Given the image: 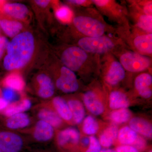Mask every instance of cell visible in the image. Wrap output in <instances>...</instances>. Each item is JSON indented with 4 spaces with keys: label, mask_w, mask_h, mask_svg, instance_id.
<instances>
[{
    "label": "cell",
    "mask_w": 152,
    "mask_h": 152,
    "mask_svg": "<svg viewBox=\"0 0 152 152\" xmlns=\"http://www.w3.org/2000/svg\"><path fill=\"white\" fill-rule=\"evenodd\" d=\"M4 10L9 15L18 19L25 18L28 12L26 6L19 3L6 4L4 6Z\"/></svg>",
    "instance_id": "ffe728a7"
},
{
    "label": "cell",
    "mask_w": 152,
    "mask_h": 152,
    "mask_svg": "<svg viewBox=\"0 0 152 152\" xmlns=\"http://www.w3.org/2000/svg\"><path fill=\"white\" fill-rule=\"evenodd\" d=\"M31 106V101L28 99H25L18 104L9 107L6 110L5 113L7 116L11 117L29 110Z\"/></svg>",
    "instance_id": "83f0119b"
},
{
    "label": "cell",
    "mask_w": 152,
    "mask_h": 152,
    "mask_svg": "<svg viewBox=\"0 0 152 152\" xmlns=\"http://www.w3.org/2000/svg\"><path fill=\"white\" fill-rule=\"evenodd\" d=\"M38 116L41 120L48 123L53 127L59 128L62 125L63 120L56 113L50 110H41L38 114Z\"/></svg>",
    "instance_id": "cb8c5ba5"
},
{
    "label": "cell",
    "mask_w": 152,
    "mask_h": 152,
    "mask_svg": "<svg viewBox=\"0 0 152 152\" xmlns=\"http://www.w3.org/2000/svg\"><path fill=\"white\" fill-rule=\"evenodd\" d=\"M69 3L75 4L78 5H86L89 3V1H85V0H71L68 1Z\"/></svg>",
    "instance_id": "74e56055"
},
{
    "label": "cell",
    "mask_w": 152,
    "mask_h": 152,
    "mask_svg": "<svg viewBox=\"0 0 152 152\" xmlns=\"http://www.w3.org/2000/svg\"><path fill=\"white\" fill-rule=\"evenodd\" d=\"M56 16L61 22L64 23L71 22L72 19L73 12L69 7L63 6L56 11Z\"/></svg>",
    "instance_id": "f1b7e54d"
},
{
    "label": "cell",
    "mask_w": 152,
    "mask_h": 152,
    "mask_svg": "<svg viewBox=\"0 0 152 152\" xmlns=\"http://www.w3.org/2000/svg\"><path fill=\"white\" fill-rule=\"evenodd\" d=\"M138 26L144 31L151 32L152 30V16L142 15L139 17L137 23Z\"/></svg>",
    "instance_id": "f546056e"
},
{
    "label": "cell",
    "mask_w": 152,
    "mask_h": 152,
    "mask_svg": "<svg viewBox=\"0 0 152 152\" xmlns=\"http://www.w3.org/2000/svg\"><path fill=\"white\" fill-rule=\"evenodd\" d=\"M67 103L72 115L74 123L76 124H80L86 117V110L83 104L76 99H71Z\"/></svg>",
    "instance_id": "e0dca14e"
},
{
    "label": "cell",
    "mask_w": 152,
    "mask_h": 152,
    "mask_svg": "<svg viewBox=\"0 0 152 152\" xmlns=\"http://www.w3.org/2000/svg\"><path fill=\"white\" fill-rule=\"evenodd\" d=\"M54 134L53 127L48 123L40 120L37 123L34 136L36 140L39 142L50 140Z\"/></svg>",
    "instance_id": "9a60e30c"
},
{
    "label": "cell",
    "mask_w": 152,
    "mask_h": 152,
    "mask_svg": "<svg viewBox=\"0 0 152 152\" xmlns=\"http://www.w3.org/2000/svg\"><path fill=\"white\" fill-rule=\"evenodd\" d=\"M101 152H117L115 149L110 148L102 149Z\"/></svg>",
    "instance_id": "60d3db41"
},
{
    "label": "cell",
    "mask_w": 152,
    "mask_h": 152,
    "mask_svg": "<svg viewBox=\"0 0 152 152\" xmlns=\"http://www.w3.org/2000/svg\"><path fill=\"white\" fill-rule=\"evenodd\" d=\"M30 122L28 115L23 113H20L9 117L6 120V125L9 129H16L27 126Z\"/></svg>",
    "instance_id": "603a6c76"
},
{
    "label": "cell",
    "mask_w": 152,
    "mask_h": 152,
    "mask_svg": "<svg viewBox=\"0 0 152 152\" xmlns=\"http://www.w3.org/2000/svg\"><path fill=\"white\" fill-rule=\"evenodd\" d=\"M23 141L15 133L0 131V149L4 152H19L23 146Z\"/></svg>",
    "instance_id": "ba28073f"
},
{
    "label": "cell",
    "mask_w": 152,
    "mask_h": 152,
    "mask_svg": "<svg viewBox=\"0 0 152 152\" xmlns=\"http://www.w3.org/2000/svg\"><path fill=\"white\" fill-rule=\"evenodd\" d=\"M53 102L57 113L62 119L67 122L72 120V115L69 105L63 98L56 97L53 99Z\"/></svg>",
    "instance_id": "d6986e66"
},
{
    "label": "cell",
    "mask_w": 152,
    "mask_h": 152,
    "mask_svg": "<svg viewBox=\"0 0 152 152\" xmlns=\"http://www.w3.org/2000/svg\"><path fill=\"white\" fill-rule=\"evenodd\" d=\"M152 77L148 73H142L136 77L134 86L140 96L145 99L152 96Z\"/></svg>",
    "instance_id": "30bf717a"
},
{
    "label": "cell",
    "mask_w": 152,
    "mask_h": 152,
    "mask_svg": "<svg viewBox=\"0 0 152 152\" xmlns=\"http://www.w3.org/2000/svg\"><path fill=\"white\" fill-rule=\"evenodd\" d=\"M129 126L139 135L145 138L152 139V124L146 119L141 117H133L129 121Z\"/></svg>",
    "instance_id": "8fae6325"
},
{
    "label": "cell",
    "mask_w": 152,
    "mask_h": 152,
    "mask_svg": "<svg viewBox=\"0 0 152 152\" xmlns=\"http://www.w3.org/2000/svg\"><path fill=\"white\" fill-rule=\"evenodd\" d=\"M4 84L8 88L16 91H22L25 86V83L20 76L18 74H11L6 78Z\"/></svg>",
    "instance_id": "4316f807"
},
{
    "label": "cell",
    "mask_w": 152,
    "mask_h": 152,
    "mask_svg": "<svg viewBox=\"0 0 152 152\" xmlns=\"http://www.w3.org/2000/svg\"><path fill=\"white\" fill-rule=\"evenodd\" d=\"M37 80L39 85L38 94L41 98L50 97L54 94L55 88L51 80L47 75L41 74L38 75Z\"/></svg>",
    "instance_id": "2e32d148"
},
{
    "label": "cell",
    "mask_w": 152,
    "mask_h": 152,
    "mask_svg": "<svg viewBox=\"0 0 152 152\" xmlns=\"http://www.w3.org/2000/svg\"><path fill=\"white\" fill-rule=\"evenodd\" d=\"M0 26L6 34L10 37H14L18 35L23 28V25L21 23L5 19L0 20Z\"/></svg>",
    "instance_id": "484cf974"
},
{
    "label": "cell",
    "mask_w": 152,
    "mask_h": 152,
    "mask_svg": "<svg viewBox=\"0 0 152 152\" xmlns=\"http://www.w3.org/2000/svg\"><path fill=\"white\" fill-rule=\"evenodd\" d=\"M88 139V145L85 152H101L102 147L98 139L94 136H89Z\"/></svg>",
    "instance_id": "4dcf8cb0"
},
{
    "label": "cell",
    "mask_w": 152,
    "mask_h": 152,
    "mask_svg": "<svg viewBox=\"0 0 152 152\" xmlns=\"http://www.w3.org/2000/svg\"><path fill=\"white\" fill-rule=\"evenodd\" d=\"M0 152H4L3 151H2L1 150V149H0Z\"/></svg>",
    "instance_id": "7bdbcfd3"
},
{
    "label": "cell",
    "mask_w": 152,
    "mask_h": 152,
    "mask_svg": "<svg viewBox=\"0 0 152 152\" xmlns=\"http://www.w3.org/2000/svg\"><path fill=\"white\" fill-rule=\"evenodd\" d=\"M109 107L112 110L122 108H128L131 102L124 93L119 91H113L110 94L108 100Z\"/></svg>",
    "instance_id": "4fadbf2b"
},
{
    "label": "cell",
    "mask_w": 152,
    "mask_h": 152,
    "mask_svg": "<svg viewBox=\"0 0 152 152\" xmlns=\"http://www.w3.org/2000/svg\"><path fill=\"white\" fill-rule=\"evenodd\" d=\"M124 69L119 62H113L104 77L106 83L111 86H116L124 79Z\"/></svg>",
    "instance_id": "7c38bea8"
},
{
    "label": "cell",
    "mask_w": 152,
    "mask_h": 152,
    "mask_svg": "<svg viewBox=\"0 0 152 152\" xmlns=\"http://www.w3.org/2000/svg\"><path fill=\"white\" fill-rule=\"evenodd\" d=\"M152 3H148L144 7V12L145 15L152 16Z\"/></svg>",
    "instance_id": "d590c367"
},
{
    "label": "cell",
    "mask_w": 152,
    "mask_h": 152,
    "mask_svg": "<svg viewBox=\"0 0 152 152\" xmlns=\"http://www.w3.org/2000/svg\"><path fill=\"white\" fill-rule=\"evenodd\" d=\"M132 112L128 108H122L112 110L109 113L108 118L114 124H122L129 122L132 118Z\"/></svg>",
    "instance_id": "7402d4cb"
},
{
    "label": "cell",
    "mask_w": 152,
    "mask_h": 152,
    "mask_svg": "<svg viewBox=\"0 0 152 152\" xmlns=\"http://www.w3.org/2000/svg\"><path fill=\"white\" fill-rule=\"evenodd\" d=\"M80 48L86 52L94 53H103L109 51L114 46L113 42L106 37H85L78 42Z\"/></svg>",
    "instance_id": "3957f363"
},
{
    "label": "cell",
    "mask_w": 152,
    "mask_h": 152,
    "mask_svg": "<svg viewBox=\"0 0 152 152\" xmlns=\"http://www.w3.org/2000/svg\"><path fill=\"white\" fill-rule=\"evenodd\" d=\"M8 44L7 38L3 36H0V60L2 57L4 51L7 49Z\"/></svg>",
    "instance_id": "e575fe53"
},
{
    "label": "cell",
    "mask_w": 152,
    "mask_h": 152,
    "mask_svg": "<svg viewBox=\"0 0 152 152\" xmlns=\"http://www.w3.org/2000/svg\"><path fill=\"white\" fill-rule=\"evenodd\" d=\"M136 48L141 53L147 54L152 53V34L151 33L137 36L134 41Z\"/></svg>",
    "instance_id": "44dd1931"
},
{
    "label": "cell",
    "mask_w": 152,
    "mask_h": 152,
    "mask_svg": "<svg viewBox=\"0 0 152 152\" xmlns=\"http://www.w3.org/2000/svg\"><path fill=\"white\" fill-rule=\"evenodd\" d=\"M88 58L86 52L79 47H71L63 52L61 59L66 67L72 71L78 70Z\"/></svg>",
    "instance_id": "5b68a950"
},
{
    "label": "cell",
    "mask_w": 152,
    "mask_h": 152,
    "mask_svg": "<svg viewBox=\"0 0 152 152\" xmlns=\"http://www.w3.org/2000/svg\"><path fill=\"white\" fill-rule=\"evenodd\" d=\"M56 85L59 89L65 93L75 92L79 88L75 74L66 66L61 69V74L57 79Z\"/></svg>",
    "instance_id": "8992f818"
},
{
    "label": "cell",
    "mask_w": 152,
    "mask_h": 152,
    "mask_svg": "<svg viewBox=\"0 0 152 152\" xmlns=\"http://www.w3.org/2000/svg\"><path fill=\"white\" fill-rule=\"evenodd\" d=\"M93 3H94L95 4L100 7H105L109 3H110V1H102V0H94L93 1Z\"/></svg>",
    "instance_id": "8d00e7d4"
},
{
    "label": "cell",
    "mask_w": 152,
    "mask_h": 152,
    "mask_svg": "<svg viewBox=\"0 0 152 152\" xmlns=\"http://www.w3.org/2000/svg\"><path fill=\"white\" fill-rule=\"evenodd\" d=\"M3 95L4 99L7 102L12 100L15 99V94L14 90L9 88L5 89L4 90Z\"/></svg>",
    "instance_id": "836d02e7"
},
{
    "label": "cell",
    "mask_w": 152,
    "mask_h": 152,
    "mask_svg": "<svg viewBox=\"0 0 152 152\" xmlns=\"http://www.w3.org/2000/svg\"><path fill=\"white\" fill-rule=\"evenodd\" d=\"M75 27L87 37H101L104 33V27L101 22L91 17L80 16L74 19Z\"/></svg>",
    "instance_id": "7a4b0ae2"
},
{
    "label": "cell",
    "mask_w": 152,
    "mask_h": 152,
    "mask_svg": "<svg viewBox=\"0 0 152 152\" xmlns=\"http://www.w3.org/2000/svg\"><path fill=\"white\" fill-rule=\"evenodd\" d=\"M57 141L58 145L61 148L69 145H77L80 141V134L75 128H66L58 133Z\"/></svg>",
    "instance_id": "9c48e42d"
},
{
    "label": "cell",
    "mask_w": 152,
    "mask_h": 152,
    "mask_svg": "<svg viewBox=\"0 0 152 152\" xmlns=\"http://www.w3.org/2000/svg\"><path fill=\"white\" fill-rule=\"evenodd\" d=\"M148 152H152V150H150V151H148Z\"/></svg>",
    "instance_id": "b9f144b4"
},
{
    "label": "cell",
    "mask_w": 152,
    "mask_h": 152,
    "mask_svg": "<svg viewBox=\"0 0 152 152\" xmlns=\"http://www.w3.org/2000/svg\"><path fill=\"white\" fill-rule=\"evenodd\" d=\"M115 149L117 152H139L135 147L128 145H119Z\"/></svg>",
    "instance_id": "d6a6232c"
},
{
    "label": "cell",
    "mask_w": 152,
    "mask_h": 152,
    "mask_svg": "<svg viewBox=\"0 0 152 152\" xmlns=\"http://www.w3.org/2000/svg\"><path fill=\"white\" fill-rule=\"evenodd\" d=\"M82 124V132L86 135L94 136L99 131V123L92 115L85 117Z\"/></svg>",
    "instance_id": "d4e9b609"
},
{
    "label": "cell",
    "mask_w": 152,
    "mask_h": 152,
    "mask_svg": "<svg viewBox=\"0 0 152 152\" xmlns=\"http://www.w3.org/2000/svg\"><path fill=\"white\" fill-rule=\"evenodd\" d=\"M138 136L139 134L129 126H124L118 130L117 141L120 145L132 146Z\"/></svg>",
    "instance_id": "ac0fdd59"
},
{
    "label": "cell",
    "mask_w": 152,
    "mask_h": 152,
    "mask_svg": "<svg viewBox=\"0 0 152 152\" xmlns=\"http://www.w3.org/2000/svg\"><path fill=\"white\" fill-rule=\"evenodd\" d=\"M7 54L4 66L8 70L19 69L26 65L34 50V39L29 32L20 33L14 37L7 46Z\"/></svg>",
    "instance_id": "6da1fadb"
},
{
    "label": "cell",
    "mask_w": 152,
    "mask_h": 152,
    "mask_svg": "<svg viewBox=\"0 0 152 152\" xmlns=\"http://www.w3.org/2000/svg\"><path fill=\"white\" fill-rule=\"evenodd\" d=\"M8 102L4 99L0 98V110H3L7 106Z\"/></svg>",
    "instance_id": "ab89813d"
},
{
    "label": "cell",
    "mask_w": 152,
    "mask_h": 152,
    "mask_svg": "<svg viewBox=\"0 0 152 152\" xmlns=\"http://www.w3.org/2000/svg\"><path fill=\"white\" fill-rule=\"evenodd\" d=\"M83 102L87 110L94 115H101L105 112V103L102 98L94 91H87L83 96Z\"/></svg>",
    "instance_id": "52a82bcc"
},
{
    "label": "cell",
    "mask_w": 152,
    "mask_h": 152,
    "mask_svg": "<svg viewBox=\"0 0 152 152\" xmlns=\"http://www.w3.org/2000/svg\"><path fill=\"white\" fill-rule=\"evenodd\" d=\"M132 146L135 147L139 152H143L147 148V142L145 138L139 135L137 140Z\"/></svg>",
    "instance_id": "1f68e13d"
},
{
    "label": "cell",
    "mask_w": 152,
    "mask_h": 152,
    "mask_svg": "<svg viewBox=\"0 0 152 152\" xmlns=\"http://www.w3.org/2000/svg\"><path fill=\"white\" fill-rule=\"evenodd\" d=\"M35 1L39 6L42 7H46L48 5L50 1L48 0H37Z\"/></svg>",
    "instance_id": "f35d334b"
},
{
    "label": "cell",
    "mask_w": 152,
    "mask_h": 152,
    "mask_svg": "<svg viewBox=\"0 0 152 152\" xmlns=\"http://www.w3.org/2000/svg\"><path fill=\"white\" fill-rule=\"evenodd\" d=\"M120 62L124 69L131 72H142L151 65L148 57L135 52H126L120 57Z\"/></svg>",
    "instance_id": "277c9868"
},
{
    "label": "cell",
    "mask_w": 152,
    "mask_h": 152,
    "mask_svg": "<svg viewBox=\"0 0 152 152\" xmlns=\"http://www.w3.org/2000/svg\"><path fill=\"white\" fill-rule=\"evenodd\" d=\"M118 128L117 125H110L104 129L99 137V140L101 146L104 148H109L116 141Z\"/></svg>",
    "instance_id": "5bb4252c"
}]
</instances>
